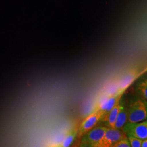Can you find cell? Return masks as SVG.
Returning a JSON list of instances; mask_svg holds the SVG:
<instances>
[{
    "mask_svg": "<svg viewBox=\"0 0 147 147\" xmlns=\"http://www.w3.org/2000/svg\"><path fill=\"white\" fill-rule=\"evenodd\" d=\"M128 122L137 123L147 119V101L139 95L133 96L129 101Z\"/></svg>",
    "mask_w": 147,
    "mask_h": 147,
    "instance_id": "cell-1",
    "label": "cell"
},
{
    "mask_svg": "<svg viewBox=\"0 0 147 147\" xmlns=\"http://www.w3.org/2000/svg\"><path fill=\"white\" fill-rule=\"evenodd\" d=\"M107 127L98 126L94 127L82 136L81 147H96L105 134Z\"/></svg>",
    "mask_w": 147,
    "mask_h": 147,
    "instance_id": "cell-2",
    "label": "cell"
},
{
    "mask_svg": "<svg viewBox=\"0 0 147 147\" xmlns=\"http://www.w3.org/2000/svg\"><path fill=\"white\" fill-rule=\"evenodd\" d=\"M126 136L125 132L123 130L107 127L104 136L96 147H112L116 142Z\"/></svg>",
    "mask_w": 147,
    "mask_h": 147,
    "instance_id": "cell-3",
    "label": "cell"
},
{
    "mask_svg": "<svg viewBox=\"0 0 147 147\" xmlns=\"http://www.w3.org/2000/svg\"><path fill=\"white\" fill-rule=\"evenodd\" d=\"M123 130L126 135L136 137L141 140L147 138V119L137 123H127Z\"/></svg>",
    "mask_w": 147,
    "mask_h": 147,
    "instance_id": "cell-4",
    "label": "cell"
},
{
    "mask_svg": "<svg viewBox=\"0 0 147 147\" xmlns=\"http://www.w3.org/2000/svg\"><path fill=\"white\" fill-rule=\"evenodd\" d=\"M102 113L98 109H96L82 122L78 131V136L82 137L93 129L98 122L102 119Z\"/></svg>",
    "mask_w": 147,
    "mask_h": 147,
    "instance_id": "cell-5",
    "label": "cell"
},
{
    "mask_svg": "<svg viewBox=\"0 0 147 147\" xmlns=\"http://www.w3.org/2000/svg\"><path fill=\"white\" fill-rule=\"evenodd\" d=\"M124 92V91H117L115 94L111 95L110 96H108L102 100L98 109L102 114V118L101 120L104 118L105 116L107 115V113L113 107L116 103L119 100H121V97L123 96Z\"/></svg>",
    "mask_w": 147,
    "mask_h": 147,
    "instance_id": "cell-6",
    "label": "cell"
},
{
    "mask_svg": "<svg viewBox=\"0 0 147 147\" xmlns=\"http://www.w3.org/2000/svg\"><path fill=\"white\" fill-rule=\"evenodd\" d=\"M128 122V110L127 105L124 102L123 96L121 98V107L117 117L114 129L123 130V127Z\"/></svg>",
    "mask_w": 147,
    "mask_h": 147,
    "instance_id": "cell-7",
    "label": "cell"
},
{
    "mask_svg": "<svg viewBox=\"0 0 147 147\" xmlns=\"http://www.w3.org/2000/svg\"><path fill=\"white\" fill-rule=\"evenodd\" d=\"M121 100H119L113 107L111 110L105 116L104 118L102 121H104L106 123L108 127L114 128L115 124L116 122V119L118 115L119 111L121 107Z\"/></svg>",
    "mask_w": 147,
    "mask_h": 147,
    "instance_id": "cell-8",
    "label": "cell"
},
{
    "mask_svg": "<svg viewBox=\"0 0 147 147\" xmlns=\"http://www.w3.org/2000/svg\"><path fill=\"white\" fill-rule=\"evenodd\" d=\"M135 88L137 95L147 101V77L140 79L136 84Z\"/></svg>",
    "mask_w": 147,
    "mask_h": 147,
    "instance_id": "cell-9",
    "label": "cell"
},
{
    "mask_svg": "<svg viewBox=\"0 0 147 147\" xmlns=\"http://www.w3.org/2000/svg\"><path fill=\"white\" fill-rule=\"evenodd\" d=\"M136 74L135 73L131 74L125 76V77L121 81L119 84V88L118 90L119 92H123L125 89L128 87V86L133 81L134 79H135Z\"/></svg>",
    "mask_w": 147,
    "mask_h": 147,
    "instance_id": "cell-10",
    "label": "cell"
},
{
    "mask_svg": "<svg viewBox=\"0 0 147 147\" xmlns=\"http://www.w3.org/2000/svg\"><path fill=\"white\" fill-rule=\"evenodd\" d=\"M78 130H77L76 129L71 130L67 135L60 146L63 147H69L73 142L76 136V134H78Z\"/></svg>",
    "mask_w": 147,
    "mask_h": 147,
    "instance_id": "cell-11",
    "label": "cell"
},
{
    "mask_svg": "<svg viewBox=\"0 0 147 147\" xmlns=\"http://www.w3.org/2000/svg\"><path fill=\"white\" fill-rule=\"evenodd\" d=\"M128 140L130 142V146L132 147H141L142 144V140H141L136 137L131 135H127Z\"/></svg>",
    "mask_w": 147,
    "mask_h": 147,
    "instance_id": "cell-12",
    "label": "cell"
},
{
    "mask_svg": "<svg viewBox=\"0 0 147 147\" xmlns=\"http://www.w3.org/2000/svg\"><path fill=\"white\" fill-rule=\"evenodd\" d=\"M130 144L128 140L127 137L126 136L116 142V143L112 146V147H130Z\"/></svg>",
    "mask_w": 147,
    "mask_h": 147,
    "instance_id": "cell-13",
    "label": "cell"
},
{
    "mask_svg": "<svg viewBox=\"0 0 147 147\" xmlns=\"http://www.w3.org/2000/svg\"><path fill=\"white\" fill-rule=\"evenodd\" d=\"M141 147H147V138L142 140Z\"/></svg>",
    "mask_w": 147,
    "mask_h": 147,
    "instance_id": "cell-14",
    "label": "cell"
}]
</instances>
